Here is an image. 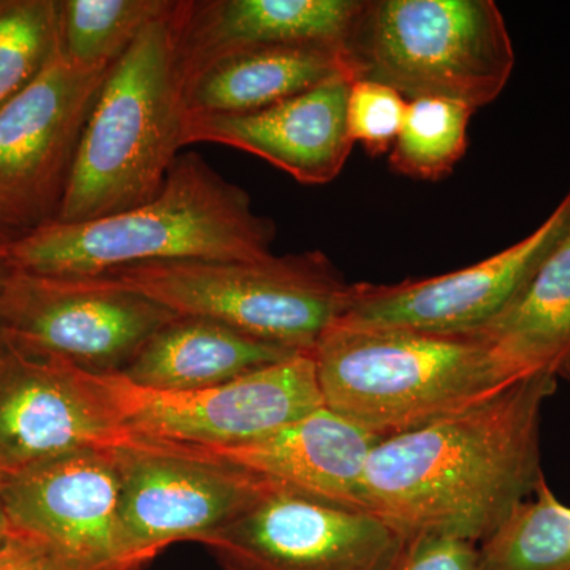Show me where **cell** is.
<instances>
[{"mask_svg": "<svg viewBox=\"0 0 570 570\" xmlns=\"http://www.w3.org/2000/svg\"><path fill=\"white\" fill-rule=\"evenodd\" d=\"M558 382L527 377L459 414L381 439L363 480L367 508L406 538L489 539L546 479L540 422Z\"/></svg>", "mask_w": 570, "mask_h": 570, "instance_id": "cell-1", "label": "cell"}, {"mask_svg": "<svg viewBox=\"0 0 570 570\" xmlns=\"http://www.w3.org/2000/svg\"><path fill=\"white\" fill-rule=\"evenodd\" d=\"M276 224L197 153L176 157L160 193L129 212L58 220L14 236L0 253L18 272L99 277L156 262H255L269 257Z\"/></svg>", "mask_w": 570, "mask_h": 570, "instance_id": "cell-2", "label": "cell"}, {"mask_svg": "<svg viewBox=\"0 0 570 570\" xmlns=\"http://www.w3.org/2000/svg\"><path fill=\"white\" fill-rule=\"evenodd\" d=\"M175 0L112 63L78 142L58 223L153 200L183 148L184 81Z\"/></svg>", "mask_w": 570, "mask_h": 570, "instance_id": "cell-3", "label": "cell"}, {"mask_svg": "<svg viewBox=\"0 0 570 570\" xmlns=\"http://www.w3.org/2000/svg\"><path fill=\"white\" fill-rule=\"evenodd\" d=\"M311 354L324 406L381 439L459 414L515 384L468 333L332 325Z\"/></svg>", "mask_w": 570, "mask_h": 570, "instance_id": "cell-4", "label": "cell"}, {"mask_svg": "<svg viewBox=\"0 0 570 570\" xmlns=\"http://www.w3.org/2000/svg\"><path fill=\"white\" fill-rule=\"evenodd\" d=\"M344 52L354 81L474 111L501 96L515 67L512 37L493 0H365Z\"/></svg>", "mask_w": 570, "mask_h": 570, "instance_id": "cell-5", "label": "cell"}, {"mask_svg": "<svg viewBox=\"0 0 570 570\" xmlns=\"http://www.w3.org/2000/svg\"><path fill=\"white\" fill-rule=\"evenodd\" d=\"M105 276L176 316L212 318L302 354L340 321L352 292L321 250L255 262H156Z\"/></svg>", "mask_w": 570, "mask_h": 570, "instance_id": "cell-6", "label": "cell"}, {"mask_svg": "<svg viewBox=\"0 0 570 570\" xmlns=\"http://www.w3.org/2000/svg\"><path fill=\"white\" fill-rule=\"evenodd\" d=\"M175 317L108 276H41L10 268L0 294L7 341L92 374H121Z\"/></svg>", "mask_w": 570, "mask_h": 570, "instance_id": "cell-7", "label": "cell"}, {"mask_svg": "<svg viewBox=\"0 0 570 570\" xmlns=\"http://www.w3.org/2000/svg\"><path fill=\"white\" fill-rule=\"evenodd\" d=\"M97 376L130 438L178 448L243 444L324 406L311 352L189 392L138 387L121 374Z\"/></svg>", "mask_w": 570, "mask_h": 570, "instance_id": "cell-8", "label": "cell"}, {"mask_svg": "<svg viewBox=\"0 0 570 570\" xmlns=\"http://www.w3.org/2000/svg\"><path fill=\"white\" fill-rule=\"evenodd\" d=\"M119 561L129 570H140L171 543H200L269 485L234 464L138 439L119 449Z\"/></svg>", "mask_w": 570, "mask_h": 570, "instance_id": "cell-9", "label": "cell"}, {"mask_svg": "<svg viewBox=\"0 0 570 570\" xmlns=\"http://www.w3.org/2000/svg\"><path fill=\"white\" fill-rule=\"evenodd\" d=\"M110 69H82L58 47L39 77L0 108V228L7 234L58 219L82 129Z\"/></svg>", "mask_w": 570, "mask_h": 570, "instance_id": "cell-10", "label": "cell"}, {"mask_svg": "<svg viewBox=\"0 0 570 570\" xmlns=\"http://www.w3.org/2000/svg\"><path fill=\"white\" fill-rule=\"evenodd\" d=\"M406 542L376 513L269 483L246 512L200 543L223 570H396Z\"/></svg>", "mask_w": 570, "mask_h": 570, "instance_id": "cell-11", "label": "cell"}, {"mask_svg": "<svg viewBox=\"0 0 570 570\" xmlns=\"http://www.w3.org/2000/svg\"><path fill=\"white\" fill-rule=\"evenodd\" d=\"M124 431L97 374L0 343V475L97 449H119Z\"/></svg>", "mask_w": 570, "mask_h": 570, "instance_id": "cell-12", "label": "cell"}, {"mask_svg": "<svg viewBox=\"0 0 570 570\" xmlns=\"http://www.w3.org/2000/svg\"><path fill=\"white\" fill-rule=\"evenodd\" d=\"M570 234V190L531 235L479 264L401 284H352L333 325L358 330L466 333L497 317Z\"/></svg>", "mask_w": 570, "mask_h": 570, "instance_id": "cell-13", "label": "cell"}, {"mask_svg": "<svg viewBox=\"0 0 570 570\" xmlns=\"http://www.w3.org/2000/svg\"><path fill=\"white\" fill-rule=\"evenodd\" d=\"M119 449L86 450L2 475L11 530L45 543L75 570H129L119 561Z\"/></svg>", "mask_w": 570, "mask_h": 570, "instance_id": "cell-14", "label": "cell"}, {"mask_svg": "<svg viewBox=\"0 0 570 570\" xmlns=\"http://www.w3.org/2000/svg\"><path fill=\"white\" fill-rule=\"evenodd\" d=\"M351 78L238 115H184L183 146L216 142L261 157L306 186L332 183L343 171L354 141L347 130Z\"/></svg>", "mask_w": 570, "mask_h": 570, "instance_id": "cell-15", "label": "cell"}, {"mask_svg": "<svg viewBox=\"0 0 570 570\" xmlns=\"http://www.w3.org/2000/svg\"><path fill=\"white\" fill-rule=\"evenodd\" d=\"M381 438L322 406L265 436L228 448H179L352 510H366L365 471ZM178 448V445H175Z\"/></svg>", "mask_w": 570, "mask_h": 570, "instance_id": "cell-16", "label": "cell"}, {"mask_svg": "<svg viewBox=\"0 0 570 570\" xmlns=\"http://www.w3.org/2000/svg\"><path fill=\"white\" fill-rule=\"evenodd\" d=\"M365 0H176L183 81L230 52L269 47L344 48Z\"/></svg>", "mask_w": 570, "mask_h": 570, "instance_id": "cell-17", "label": "cell"}, {"mask_svg": "<svg viewBox=\"0 0 570 570\" xmlns=\"http://www.w3.org/2000/svg\"><path fill=\"white\" fill-rule=\"evenodd\" d=\"M354 81L344 48H254L213 59L184 82V115L262 110L335 78Z\"/></svg>", "mask_w": 570, "mask_h": 570, "instance_id": "cell-18", "label": "cell"}, {"mask_svg": "<svg viewBox=\"0 0 570 570\" xmlns=\"http://www.w3.org/2000/svg\"><path fill=\"white\" fill-rule=\"evenodd\" d=\"M298 354L212 318L178 316L142 346L121 376L157 392H189L227 384Z\"/></svg>", "mask_w": 570, "mask_h": 570, "instance_id": "cell-19", "label": "cell"}, {"mask_svg": "<svg viewBox=\"0 0 570 570\" xmlns=\"http://www.w3.org/2000/svg\"><path fill=\"white\" fill-rule=\"evenodd\" d=\"M466 333L490 347L512 381L570 379V234L497 317Z\"/></svg>", "mask_w": 570, "mask_h": 570, "instance_id": "cell-20", "label": "cell"}, {"mask_svg": "<svg viewBox=\"0 0 570 570\" xmlns=\"http://www.w3.org/2000/svg\"><path fill=\"white\" fill-rule=\"evenodd\" d=\"M479 570H570V508L546 479L483 540Z\"/></svg>", "mask_w": 570, "mask_h": 570, "instance_id": "cell-21", "label": "cell"}, {"mask_svg": "<svg viewBox=\"0 0 570 570\" xmlns=\"http://www.w3.org/2000/svg\"><path fill=\"white\" fill-rule=\"evenodd\" d=\"M174 0H58L59 50L82 69H110Z\"/></svg>", "mask_w": 570, "mask_h": 570, "instance_id": "cell-22", "label": "cell"}, {"mask_svg": "<svg viewBox=\"0 0 570 570\" xmlns=\"http://www.w3.org/2000/svg\"><path fill=\"white\" fill-rule=\"evenodd\" d=\"M474 110L439 97L409 100L406 118L390 151L397 175L422 181L448 178L468 151V129Z\"/></svg>", "mask_w": 570, "mask_h": 570, "instance_id": "cell-23", "label": "cell"}, {"mask_svg": "<svg viewBox=\"0 0 570 570\" xmlns=\"http://www.w3.org/2000/svg\"><path fill=\"white\" fill-rule=\"evenodd\" d=\"M58 47V0H0V108L39 77Z\"/></svg>", "mask_w": 570, "mask_h": 570, "instance_id": "cell-24", "label": "cell"}, {"mask_svg": "<svg viewBox=\"0 0 570 570\" xmlns=\"http://www.w3.org/2000/svg\"><path fill=\"white\" fill-rule=\"evenodd\" d=\"M409 100L382 82H351L347 97V130L371 156L392 151L406 118Z\"/></svg>", "mask_w": 570, "mask_h": 570, "instance_id": "cell-25", "label": "cell"}, {"mask_svg": "<svg viewBox=\"0 0 570 570\" xmlns=\"http://www.w3.org/2000/svg\"><path fill=\"white\" fill-rule=\"evenodd\" d=\"M396 570H479V549L474 542L450 535H412Z\"/></svg>", "mask_w": 570, "mask_h": 570, "instance_id": "cell-26", "label": "cell"}, {"mask_svg": "<svg viewBox=\"0 0 570 570\" xmlns=\"http://www.w3.org/2000/svg\"><path fill=\"white\" fill-rule=\"evenodd\" d=\"M0 570H75L45 543L14 532L0 549Z\"/></svg>", "mask_w": 570, "mask_h": 570, "instance_id": "cell-27", "label": "cell"}, {"mask_svg": "<svg viewBox=\"0 0 570 570\" xmlns=\"http://www.w3.org/2000/svg\"><path fill=\"white\" fill-rule=\"evenodd\" d=\"M11 534H13V530H11L9 515H7L6 504H3L2 475H0V549H2L3 543L9 540Z\"/></svg>", "mask_w": 570, "mask_h": 570, "instance_id": "cell-28", "label": "cell"}, {"mask_svg": "<svg viewBox=\"0 0 570 570\" xmlns=\"http://www.w3.org/2000/svg\"><path fill=\"white\" fill-rule=\"evenodd\" d=\"M10 273V266H7L3 264L2 261H0V294H2L3 284H6L7 276H9ZM3 340V332H2V325H0V343H2Z\"/></svg>", "mask_w": 570, "mask_h": 570, "instance_id": "cell-29", "label": "cell"}, {"mask_svg": "<svg viewBox=\"0 0 570 570\" xmlns=\"http://www.w3.org/2000/svg\"><path fill=\"white\" fill-rule=\"evenodd\" d=\"M13 238V235L7 234L6 230H2V228H0V253H2V249L3 247H6L7 243H10ZM0 261H2V258H0Z\"/></svg>", "mask_w": 570, "mask_h": 570, "instance_id": "cell-30", "label": "cell"}]
</instances>
